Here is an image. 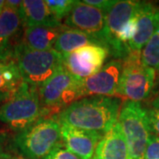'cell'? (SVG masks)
I'll return each instance as SVG.
<instances>
[{"label":"cell","mask_w":159,"mask_h":159,"mask_svg":"<svg viewBox=\"0 0 159 159\" xmlns=\"http://www.w3.org/2000/svg\"><path fill=\"white\" fill-rule=\"evenodd\" d=\"M120 101L108 97L81 98L62 110L57 119L76 128L105 134L118 122Z\"/></svg>","instance_id":"obj_1"},{"label":"cell","mask_w":159,"mask_h":159,"mask_svg":"<svg viewBox=\"0 0 159 159\" xmlns=\"http://www.w3.org/2000/svg\"><path fill=\"white\" fill-rule=\"evenodd\" d=\"M43 117L38 88L24 81L0 105V121L17 132L27 128Z\"/></svg>","instance_id":"obj_2"},{"label":"cell","mask_w":159,"mask_h":159,"mask_svg":"<svg viewBox=\"0 0 159 159\" xmlns=\"http://www.w3.org/2000/svg\"><path fill=\"white\" fill-rule=\"evenodd\" d=\"M13 60L23 81L38 89L63 67V56L54 49L34 51L21 43L13 47Z\"/></svg>","instance_id":"obj_3"},{"label":"cell","mask_w":159,"mask_h":159,"mask_svg":"<svg viewBox=\"0 0 159 159\" xmlns=\"http://www.w3.org/2000/svg\"><path fill=\"white\" fill-rule=\"evenodd\" d=\"M61 142L60 123L57 118L43 117L14 136V146L27 159H44Z\"/></svg>","instance_id":"obj_4"},{"label":"cell","mask_w":159,"mask_h":159,"mask_svg":"<svg viewBox=\"0 0 159 159\" xmlns=\"http://www.w3.org/2000/svg\"><path fill=\"white\" fill-rule=\"evenodd\" d=\"M118 122L125 135L130 159H144L152 134L147 110L140 102L125 101L119 111Z\"/></svg>","instance_id":"obj_5"},{"label":"cell","mask_w":159,"mask_h":159,"mask_svg":"<svg viewBox=\"0 0 159 159\" xmlns=\"http://www.w3.org/2000/svg\"><path fill=\"white\" fill-rule=\"evenodd\" d=\"M122 64L118 95L137 102L148 98L153 89L156 71L142 63L141 51H131Z\"/></svg>","instance_id":"obj_6"},{"label":"cell","mask_w":159,"mask_h":159,"mask_svg":"<svg viewBox=\"0 0 159 159\" xmlns=\"http://www.w3.org/2000/svg\"><path fill=\"white\" fill-rule=\"evenodd\" d=\"M81 86L82 80L75 78L63 66L38 89L43 117H47L50 111H61V109L81 99Z\"/></svg>","instance_id":"obj_7"},{"label":"cell","mask_w":159,"mask_h":159,"mask_svg":"<svg viewBox=\"0 0 159 159\" xmlns=\"http://www.w3.org/2000/svg\"><path fill=\"white\" fill-rule=\"evenodd\" d=\"M142 5L143 2L140 1L119 0L106 12L104 43L110 54L118 59H124L131 52L119 43V33L126 23L138 14Z\"/></svg>","instance_id":"obj_8"},{"label":"cell","mask_w":159,"mask_h":159,"mask_svg":"<svg viewBox=\"0 0 159 159\" xmlns=\"http://www.w3.org/2000/svg\"><path fill=\"white\" fill-rule=\"evenodd\" d=\"M109 54L106 47L85 46L63 56V66L75 78L82 80L102 68Z\"/></svg>","instance_id":"obj_9"},{"label":"cell","mask_w":159,"mask_h":159,"mask_svg":"<svg viewBox=\"0 0 159 159\" xmlns=\"http://www.w3.org/2000/svg\"><path fill=\"white\" fill-rule=\"evenodd\" d=\"M105 19L106 12L86 5L82 1H76L72 11L65 19L64 25L89 34L105 45Z\"/></svg>","instance_id":"obj_10"},{"label":"cell","mask_w":159,"mask_h":159,"mask_svg":"<svg viewBox=\"0 0 159 159\" xmlns=\"http://www.w3.org/2000/svg\"><path fill=\"white\" fill-rule=\"evenodd\" d=\"M122 68V60H111L97 73L82 80V97L88 96L110 97L118 95Z\"/></svg>","instance_id":"obj_11"},{"label":"cell","mask_w":159,"mask_h":159,"mask_svg":"<svg viewBox=\"0 0 159 159\" xmlns=\"http://www.w3.org/2000/svg\"><path fill=\"white\" fill-rule=\"evenodd\" d=\"M61 141L71 152L80 159H92L95 156L97 145L103 134L76 128L60 122Z\"/></svg>","instance_id":"obj_12"},{"label":"cell","mask_w":159,"mask_h":159,"mask_svg":"<svg viewBox=\"0 0 159 159\" xmlns=\"http://www.w3.org/2000/svg\"><path fill=\"white\" fill-rule=\"evenodd\" d=\"M159 26V6L144 3L137 15V30L128 44L131 51H141Z\"/></svg>","instance_id":"obj_13"},{"label":"cell","mask_w":159,"mask_h":159,"mask_svg":"<svg viewBox=\"0 0 159 159\" xmlns=\"http://www.w3.org/2000/svg\"><path fill=\"white\" fill-rule=\"evenodd\" d=\"M94 157L96 159H130L127 143L119 122L102 136L97 145Z\"/></svg>","instance_id":"obj_14"},{"label":"cell","mask_w":159,"mask_h":159,"mask_svg":"<svg viewBox=\"0 0 159 159\" xmlns=\"http://www.w3.org/2000/svg\"><path fill=\"white\" fill-rule=\"evenodd\" d=\"M65 27V25H62L59 27L35 26L25 28L20 43L31 50L49 51L53 49Z\"/></svg>","instance_id":"obj_15"},{"label":"cell","mask_w":159,"mask_h":159,"mask_svg":"<svg viewBox=\"0 0 159 159\" xmlns=\"http://www.w3.org/2000/svg\"><path fill=\"white\" fill-rule=\"evenodd\" d=\"M23 26L59 27L63 24L57 21L49 10L44 0H24L20 9Z\"/></svg>","instance_id":"obj_16"},{"label":"cell","mask_w":159,"mask_h":159,"mask_svg":"<svg viewBox=\"0 0 159 159\" xmlns=\"http://www.w3.org/2000/svg\"><path fill=\"white\" fill-rule=\"evenodd\" d=\"M88 45H100L106 47L100 42L78 29L67 28L66 26L60 33L53 49L62 56L67 55L80 48Z\"/></svg>","instance_id":"obj_17"},{"label":"cell","mask_w":159,"mask_h":159,"mask_svg":"<svg viewBox=\"0 0 159 159\" xmlns=\"http://www.w3.org/2000/svg\"><path fill=\"white\" fill-rule=\"evenodd\" d=\"M22 82L19 67L13 59L0 63V93L11 94Z\"/></svg>","instance_id":"obj_18"},{"label":"cell","mask_w":159,"mask_h":159,"mask_svg":"<svg viewBox=\"0 0 159 159\" xmlns=\"http://www.w3.org/2000/svg\"><path fill=\"white\" fill-rule=\"evenodd\" d=\"M23 25L20 11L6 6L0 13V39L9 40Z\"/></svg>","instance_id":"obj_19"},{"label":"cell","mask_w":159,"mask_h":159,"mask_svg":"<svg viewBox=\"0 0 159 159\" xmlns=\"http://www.w3.org/2000/svg\"><path fill=\"white\" fill-rule=\"evenodd\" d=\"M142 63L155 71H159V26L141 51Z\"/></svg>","instance_id":"obj_20"},{"label":"cell","mask_w":159,"mask_h":159,"mask_svg":"<svg viewBox=\"0 0 159 159\" xmlns=\"http://www.w3.org/2000/svg\"><path fill=\"white\" fill-rule=\"evenodd\" d=\"M45 3L53 17L61 22L63 19L67 17L75 5L74 0H45Z\"/></svg>","instance_id":"obj_21"},{"label":"cell","mask_w":159,"mask_h":159,"mask_svg":"<svg viewBox=\"0 0 159 159\" xmlns=\"http://www.w3.org/2000/svg\"><path fill=\"white\" fill-rule=\"evenodd\" d=\"M44 159H80L65 146L63 142H59L52 148L51 152L46 156Z\"/></svg>","instance_id":"obj_22"},{"label":"cell","mask_w":159,"mask_h":159,"mask_svg":"<svg viewBox=\"0 0 159 159\" xmlns=\"http://www.w3.org/2000/svg\"><path fill=\"white\" fill-rule=\"evenodd\" d=\"M144 159H159V136L151 134L146 147Z\"/></svg>","instance_id":"obj_23"},{"label":"cell","mask_w":159,"mask_h":159,"mask_svg":"<svg viewBox=\"0 0 159 159\" xmlns=\"http://www.w3.org/2000/svg\"><path fill=\"white\" fill-rule=\"evenodd\" d=\"M147 111L151 132L155 135L159 136V107L153 106L147 110Z\"/></svg>","instance_id":"obj_24"},{"label":"cell","mask_w":159,"mask_h":159,"mask_svg":"<svg viewBox=\"0 0 159 159\" xmlns=\"http://www.w3.org/2000/svg\"><path fill=\"white\" fill-rule=\"evenodd\" d=\"M13 59V48L9 40L0 39V63Z\"/></svg>","instance_id":"obj_25"},{"label":"cell","mask_w":159,"mask_h":159,"mask_svg":"<svg viewBox=\"0 0 159 159\" xmlns=\"http://www.w3.org/2000/svg\"><path fill=\"white\" fill-rule=\"evenodd\" d=\"M82 2L86 5L96 7L104 12H107L116 4L117 1L115 0H83Z\"/></svg>","instance_id":"obj_26"},{"label":"cell","mask_w":159,"mask_h":159,"mask_svg":"<svg viewBox=\"0 0 159 159\" xmlns=\"http://www.w3.org/2000/svg\"><path fill=\"white\" fill-rule=\"evenodd\" d=\"M7 137L6 133H0V159H9L11 156L6 151Z\"/></svg>","instance_id":"obj_27"},{"label":"cell","mask_w":159,"mask_h":159,"mask_svg":"<svg viewBox=\"0 0 159 159\" xmlns=\"http://www.w3.org/2000/svg\"><path fill=\"white\" fill-rule=\"evenodd\" d=\"M6 6L20 11L21 6H22V1L21 0H6Z\"/></svg>","instance_id":"obj_28"},{"label":"cell","mask_w":159,"mask_h":159,"mask_svg":"<svg viewBox=\"0 0 159 159\" xmlns=\"http://www.w3.org/2000/svg\"><path fill=\"white\" fill-rule=\"evenodd\" d=\"M11 94H5V93H0V103L1 102H4L6 101V99L9 97Z\"/></svg>","instance_id":"obj_29"},{"label":"cell","mask_w":159,"mask_h":159,"mask_svg":"<svg viewBox=\"0 0 159 159\" xmlns=\"http://www.w3.org/2000/svg\"><path fill=\"white\" fill-rule=\"evenodd\" d=\"M6 7V0H0V13Z\"/></svg>","instance_id":"obj_30"},{"label":"cell","mask_w":159,"mask_h":159,"mask_svg":"<svg viewBox=\"0 0 159 159\" xmlns=\"http://www.w3.org/2000/svg\"><path fill=\"white\" fill-rule=\"evenodd\" d=\"M9 159H27L26 157H24L23 156H11Z\"/></svg>","instance_id":"obj_31"},{"label":"cell","mask_w":159,"mask_h":159,"mask_svg":"<svg viewBox=\"0 0 159 159\" xmlns=\"http://www.w3.org/2000/svg\"><path fill=\"white\" fill-rule=\"evenodd\" d=\"M153 106H157V107H159V98L156 99L153 102Z\"/></svg>","instance_id":"obj_32"},{"label":"cell","mask_w":159,"mask_h":159,"mask_svg":"<svg viewBox=\"0 0 159 159\" xmlns=\"http://www.w3.org/2000/svg\"><path fill=\"white\" fill-rule=\"evenodd\" d=\"M92 159H96V158H95V157H93V158H92Z\"/></svg>","instance_id":"obj_33"}]
</instances>
